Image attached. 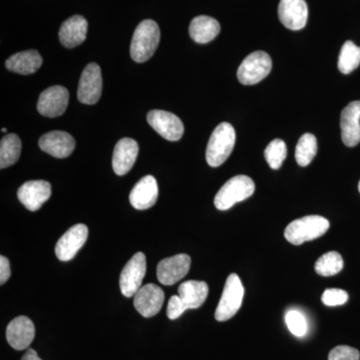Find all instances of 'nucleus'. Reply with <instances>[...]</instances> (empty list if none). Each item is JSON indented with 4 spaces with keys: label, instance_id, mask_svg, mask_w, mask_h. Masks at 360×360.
Here are the masks:
<instances>
[{
    "label": "nucleus",
    "instance_id": "obj_1",
    "mask_svg": "<svg viewBox=\"0 0 360 360\" xmlns=\"http://www.w3.org/2000/svg\"><path fill=\"white\" fill-rule=\"evenodd\" d=\"M160 30L155 21H141L135 30L130 45V56L135 63H142L153 58L160 44Z\"/></svg>",
    "mask_w": 360,
    "mask_h": 360
},
{
    "label": "nucleus",
    "instance_id": "obj_2",
    "mask_svg": "<svg viewBox=\"0 0 360 360\" xmlns=\"http://www.w3.org/2000/svg\"><path fill=\"white\" fill-rule=\"evenodd\" d=\"M329 225L328 220L321 215H307L290 222L284 231V238L291 245H300L324 236Z\"/></svg>",
    "mask_w": 360,
    "mask_h": 360
},
{
    "label": "nucleus",
    "instance_id": "obj_3",
    "mask_svg": "<svg viewBox=\"0 0 360 360\" xmlns=\"http://www.w3.org/2000/svg\"><path fill=\"white\" fill-rule=\"evenodd\" d=\"M236 130L229 122L220 123L212 132L206 148V161L212 167H219L231 156L236 146Z\"/></svg>",
    "mask_w": 360,
    "mask_h": 360
},
{
    "label": "nucleus",
    "instance_id": "obj_4",
    "mask_svg": "<svg viewBox=\"0 0 360 360\" xmlns=\"http://www.w3.org/2000/svg\"><path fill=\"white\" fill-rule=\"evenodd\" d=\"M255 191V184L246 175H236L229 179L215 195L214 205L219 210H227L236 203L248 200Z\"/></svg>",
    "mask_w": 360,
    "mask_h": 360
},
{
    "label": "nucleus",
    "instance_id": "obj_5",
    "mask_svg": "<svg viewBox=\"0 0 360 360\" xmlns=\"http://www.w3.org/2000/svg\"><path fill=\"white\" fill-rule=\"evenodd\" d=\"M245 288L238 274H232L227 277L221 298L215 310L217 321H226L232 319L243 304Z\"/></svg>",
    "mask_w": 360,
    "mask_h": 360
},
{
    "label": "nucleus",
    "instance_id": "obj_6",
    "mask_svg": "<svg viewBox=\"0 0 360 360\" xmlns=\"http://www.w3.org/2000/svg\"><path fill=\"white\" fill-rule=\"evenodd\" d=\"M271 68V58L266 52H252L239 66L238 80L245 85L257 84L269 75Z\"/></svg>",
    "mask_w": 360,
    "mask_h": 360
},
{
    "label": "nucleus",
    "instance_id": "obj_7",
    "mask_svg": "<svg viewBox=\"0 0 360 360\" xmlns=\"http://www.w3.org/2000/svg\"><path fill=\"white\" fill-rule=\"evenodd\" d=\"M146 274V257L144 253H135L123 267L120 274V286L125 297H132L141 288Z\"/></svg>",
    "mask_w": 360,
    "mask_h": 360
},
{
    "label": "nucleus",
    "instance_id": "obj_8",
    "mask_svg": "<svg viewBox=\"0 0 360 360\" xmlns=\"http://www.w3.org/2000/svg\"><path fill=\"white\" fill-rule=\"evenodd\" d=\"M103 92V77L98 65L89 63L82 71L78 84L77 97L82 103L96 104Z\"/></svg>",
    "mask_w": 360,
    "mask_h": 360
},
{
    "label": "nucleus",
    "instance_id": "obj_9",
    "mask_svg": "<svg viewBox=\"0 0 360 360\" xmlns=\"http://www.w3.org/2000/svg\"><path fill=\"white\" fill-rule=\"evenodd\" d=\"M148 122L163 139L177 141L184 132V123L179 116L165 110H151L148 115Z\"/></svg>",
    "mask_w": 360,
    "mask_h": 360
},
{
    "label": "nucleus",
    "instance_id": "obj_10",
    "mask_svg": "<svg viewBox=\"0 0 360 360\" xmlns=\"http://www.w3.org/2000/svg\"><path fill=\"white\" fill-rule=\"evenodd\" d=\"M68 101H70L68 90L61 85H54L45 89L40 94L37 110L45 117H58L65 112Z\"/></svg>",
    "mask_w": 360,
    "mask_h": 360
},
{
    "label": "nucleus",
    "instance_id": "obj_11",
    "mask_svg": "<svg viewBox=\"0 0 360 360\" xmlns=\"http://www.w3.org/2000/svg\"><path fill=\"white\" fill-rule=\"evenodd\" d=\"M87 238H89V229L86 225L82 224L73 225L56 243V257L61 262H70L85 245Z\"/></svg>",
    "mask_w": 360,
    "mask_h": 360
},
{
    "label": "nucleus",
    "instance_id": "obj_12",
    "mask_svg": "<svg viewBox=\"0 0 360 360\" xmlns=\"http://www.w3.org/2000/svg\"><path fill=\"white\" fill-rule=\"evenodd\" d=\"M191 259L187 255H176L165 258L158 265V281L165 285H174L188 274Z\"/></svg>",
    "mask_w": 360,
    "mask_h": 360
},
{
    "label": "nucleus",
    "instance_id": "obj_13",
    "mask_svg": "<svg viewBox=\"0 0 360 360\" xmlns=\"http://www.w3.org/2000/svg\"><path fill=\"white\" fill-rule=\"evenodd\" d=\"M18 196L28 210L37 212L51 198V184L45 180H30L20 187Z\"/></svg>",
    "mask_w": 360,
    "mask_h": 360
},
{
    "label": "nucleus",
    "instance_id": "obj_14",
    "mask_svg": "<svg viewBox=\"0 0 360 360\" xmlns=\"http://www.w3.org/2000/svg\"><path fill=\"white\" fill-rule=\"evenodd\" d=\"M165 292L153 283L141 286L134 295V307L143 317H153L160 311L165 302Z\"/></svg>",
    "mask_w": 360,
    "mask_h": 360
},
{
    "label": "nucleus",
    "instance_id": "obj_15",
    "mask_svg": "<svg viewBox=\"0 0 360 360\" xmlns=\"http://www.w3.org/2000/svg\"><path fill=\"white\" fill-rule=\"evenodd\" d=\"M279 20L290 30L305 27L309 18V7L304 0H281L278 6Z\"/></svg>",
    "mask_w": 360,
    "mask_h": 360
},
{
    "label": "nucleus",
    "instance_id": "obj_16",
    "mask_svg": "<svg viewBox=\"0 0 360 360\" xmlns=\"http://www.w3.org/2000/svg\"><path fill=\"white\" fill-rule=\"evenodd\" d=\"M341 139L348 148L360 142V101H352L343 108L340 115Z\"/></svg>",
    "mask_w": 360,
    "mask_h": 360
},
{
    "label": "nucleus",
    "instance_id": "obj_17",
    "mask_svg": "<svg viewBox=\"0 0 360 360\" xmlns=\"http://www.w3.org/2000/svg\"><path fill=\"white\" fill-rule=\"evenodd\" d=\"M34 336V324L27 316L16 317L7 326V342L15 350L27 349Z\"/></svg>",
    "mask_w": 360,
    "mask_h": 360
},
{
    "label": "nucleus",
    "instance_id": "obj_18",
    "mask_svg": "<svg viewBox=\"0 0 360 360\" xmlns=\"http://www.w3.org/2000/svg\"><path fill=\"white\" fill-rule=\"evenodd\" d=\"M39 148L44 153L56 158H66L71 155L75 148V141L65 131H51L40 137Z\"/></svg>",
    "mask_w": 360,
    "mask_h": 360
},
{
    "label": "nucleus",
    "instance_id": "obj_19",
    "mask_svg": "<svg viewBox=\"0 0 360 360\" xmlns=\"http://www.w3.org/2000/svg\"><path fill=\"white\" fill-rule=\"evenodd\" d=\"M158 198V181L153 175H146L132 188L129 201L135 210H146L155 205Z\"/></svg>",
    "mask_w": 360,
    "mask_h": 360
},
{
    "label": "nucleus",
    "instance_id": "obj_20",
    "mask_svg": "<svg viewBox=\"0 0 360 360\" xmlns=\"http://www.w3.org/2000/svg\"><path fill=\"white\" fill-rule=\"evenodd\" d=\"M139 144L132 139H120L113 151L112 167L117 175H124L134 167L139 155Z\"/></svg>",
    "mask_w": 360,
    "mask_h": 360
},
{
    "label": "nucleus",
    "instance_id": "obj_21",
    "mask_svg": "<svg viewBox=\"0 0 360 360\" xmlns=\"http://www.w3.org/2000/svg\"><path fill=\"white\" fill-rule=\"evenodd\" d=\"M89 23L84 16L73 15L63 23L59 30V40L66 49H73L86 39Z\"/></svg>",
    "mask_w": 360,
    "mask_h": 360
},
{
    "label": "nucleus",
    "instance_id": "obj_22",
    "mask_svg": "<svg viewBox=\"0 0 360 360\" xmlns=\"http://www.w3.org/2000/svg\"><path fill=\"white\" fill-rule=\"evenodd\" d=\"M41 65V56L37 51L18 52L11 56L6 63L7 70L23 75L37 72Z\"/></svg>",
    "mask_w": 360,
    "mask_h": 360
},
{
    "label": "nucleus",
    "instance_id": "obj_23",
    "mask_svg": "<svg viewBox=\"0 0 360 360\" xmlns=\"http://www.w3.org/2000/svg\"><path fill=\"white\" fill-rule=\"evenodd\" d=\"M220 32L219 21L210 16L200 15L193 18L189 25V34L198 44H205L212 41Z\"/></svg>",
    "mask_w": 360,
    "mask_h": 360
},
{
    "label": "nucleus",
    "instance_id": "obj_24",
    "mask_svg": "<svg viewBox=\"0 0 360 360\" xmlns=\"http://www.w3.org/2000/svg\"><path fill=\"white\" fill-rule=\"evenodd\" d=\"M208 285L205 281H188L180 284L179 295L187 309H195L205 303L208 295Z\"/></svg>",
    "mask_w": 360,
    "mask_h": 360
},
{
    "label": "nucleus",
    "instance_id": "obj_25",
    "mask_svg": "<svg viewBox=\"0 0 360 360\" xmlns=\"http://www.w3.org/2000/svg\"><path fill=\"white\" fill-rule=\"evenodd\" d=\"M21 141L18 135L11 134L2 137L0 143V168L4 169L20 160Z\"/></svg>",
    "mask_w": 360,
    "mask_h": 360
},
{
    "label": "nucleus",
    "instance_id": "obj_26",
    "mask_svg": "<svg viewBox=\"0 0 360 360\" xmlns=\"http://www.w3.org/2000/svg\"><path fill=\"white\" fill-rule=\"evenodd\" d=\"M316 137L305 134L300 137L295 148V160L300 167H305L311 163L317 153Z\"/></svg>",
    "mask_w": 360,
    "mask_h": 360
},
{
    "label": "nucleus",
    "instance_id": "obj_27",
    "mask_svg": "<svg viewBox=\"0 0 360 360\" xmlns=\"http://www.w3.org/2000/svg\"><path fill=\"white\" fill-rule=\"evenodd\" d=\"M359 65L360 46L348 40L341 47L340 58H338V70L345 75H348L356 70Z\"/></svg>",
    "mask_w": 360,
    "mask_h": 360
},
{
    "label": "nucleus",
    "instance_id": "obj_28",
    "mask_svg": "<svg viewBox=\"0 0 360 360\" xmlns=\"http://www.w3.org/2000/svg\"><path fill=\"white\" fill-rule=\"evenodd\" d=\"M343 269V259L340 253L330 251L322 255L315 264V271L321 276H333Z\"/></svg>",
    "mask_w": 360,
    "mask_h": 360
},
{
    "label": "nucleus",
    "instance_id": "obj_29",
    "mask_svg": "<svg viewBox=\"0 0 360 360\" xmlns=\"http://www.w3.org/2000/svg\"><path fill=\"white\" fill-rule=\"evenodd\" d=\"M288 155L285 142L281 139H274L270 142L264 150V158L272 169H279Z\"/></svg>",
    "mask_w": 360,
    "mask_h": 360
},
{
    "label": "nucleus",
    "instance_id": "obj_30",
    "mask_svg": "<svg viewBox=\"0 0 360 360\" xmlns=\"http://www.w3.org/2000/svg\"><path fill=\"white\" fill-rule=\"evenodd\" d=\"M286 326L290 333L297 338H302L307 333V322L304 315L297 310H290L285 315Z\"/></svg>",
    "mask_w": 360,
    "mask_h": 360
},
{
    "label": "nucleus",
    "instance_id": "obj_31",
    "mask_svg": "<svg viewBox=\"0 0 360 360\" xmlns=\"http://www.w3.org/2000/svg\"><path fill=\"white\" fill-rule=\"evenodd\" d=\"M321 302L328 307H338L348 302V295L347 291L338 288H329L322 295Z\"/></svg>",
    "mask_w": 360,
    "mask_h": 360
},
{
    "label": "nucleus",
    "instance_id": "obj_32",
    "mask_svg": "<svg viewBox=\"0 0 360 360\" xmlns=\"http://www.w3.org/2000/svg\"><path fill=\"white\" fill-rule=\"evenodd\" d=\"M360 354L356 348L348 345H338L330 350L328 360H359Z\"/></svg>",
    "mask_w": 360,
    "mask_h": 360
},
{
    "label": "nucleus",
    "instance_id": "obj_33",
    "mask_svg": "<svg viewBox=\"0 0 360 360\" xmlns=\"http://www.w3.org/2000/svg\"><path fill=\"white\" fill-rule=\"evenodd\" d=\"M186 310V307H184V302H182L179 295H172V297H170L167 310L168 319L174 321V319H177L179 317L181 316Z\"/></svg>",
    "mask_w": 360,
    "mask_h": 360
},
{
    "label": "nucleus",
    "instance_id": "obj_34",
    "mask_svg": "<svg viewBox=\"0 0 360 360\" xmlns=\"http://www.w3.org/2000/svg\"><path fill=\"white\" fill-rule=\"evenodd\" d=\"M11 276V262L6 257H0V284L4 285Z\"/></svg>",
    "mask_w": 360,
    "mask_h": 360
},
{
    "label": "nucleus",
    "instance_id": "obj_35",
    "mask_svg": "<svg viewBox=\"0 0 360 360\" xmlns=\"http://www.w3.org/2000/svg\"><path fill=\"white\" fill-rule=\"evenodd\" d=\"M21 360H42L37 354V352H35L32 348H28L26 354L23 355L22 359Z\"/></svg>",
    "mask_w": 360,
    "mask_h": 360
},
{
    "label": "nucleus",
    "instance_id": "obj_36",
    "mask_svg": "<svg viewBox=\"0 0 360 360\" xmlns=\"http://www.w3.org/2000/svg\"><path fill=\"white\" fill-rule=\"evenodd\" d=\"M1 131H2V132H7V129H1Z\"/></svg>",
    "mask_w": 360,
    "mask_h": 360
},
{
    "label": "nucleus",
    "instance_id": "obj_37",
    "mask_svg": "<svg viewBox=\"0 0 360 360\" xmlns=\"http://www.w3.org/2000/svg\"><path fill=\"white\" fill-rule=\"evenodd\" d=\"M359 193H360V181H359Z\"/></svg>",
    "mask_w": 360,
    "mask_h": 360
}]
</instances>
